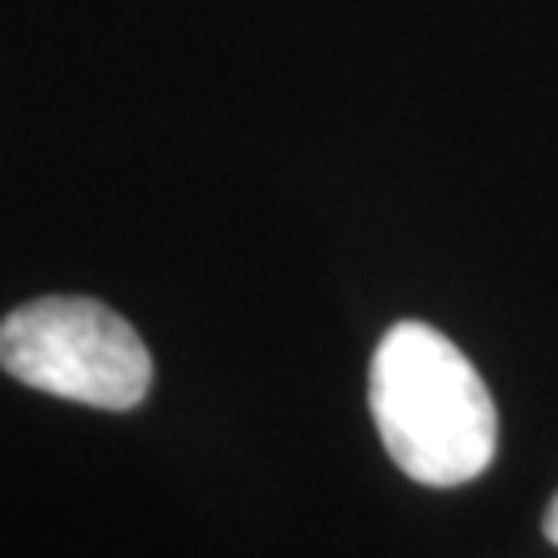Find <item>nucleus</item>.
<instances>
[{"label": "nucleus", "mask_w": 558, "mask_h": 558, "mask_svg": "<svg viewBox=\"0 0 558 558\" xmlns=\"http://www.w3.org/2000/svg\"><path fill=\"white\" fill-rule=\"evenodd\" d=\"M368 410L401 472L456 488L497 456V405L476 364L430 323H393L373 352Z\"/></svg>", "instance_id": "f257e3e1"}, {"label": "nucleus", "mask_w": 558, "mask_h": 558, "mask_svg": "<svg viewBox=\"0 0 558 558\" xmlns=\"http://www.w3.org/2000/svg\"><path fill=\"white\" fill-rule=\"evenodd\" d=\"M546 538L558 546V493H555V500H550V509H546Z\"/></svg>", "instance_id": "7ed1b4c3"}, {"label": "nucleus", "mask_w": 558, "mask_h": 558, "mask_svg": "<svg viewBox=\"0 0 558 558\" xmlns=\"http://www.w3.org/2000/svg\"><path fill=\"white\" fill-rule=\"evenodd\" d=\"M0 368L92 410H133L154 385V360L133 323L96 299H34L4 315Z\"/></svg>", "instance_id": "f03ea898"}]
</instances>
